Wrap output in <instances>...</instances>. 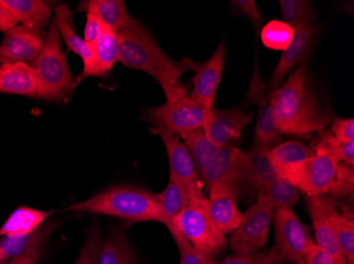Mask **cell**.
<instances>
[{
  "label": "cell",
  "instance_id": "1",
  "mask_svg": "<svg viewBox=\"0 0 354 264\" xmlns=\"http://www.w3.org/2000/svg\"><path fill=\"white\" fill-rule=\"evenodd\" d=\"M270 99L282 134L308 136L331 124L332 114L324 110L312 88L307 59L298 65L278 90L270 93Z\"/></svg>",
  "mask_w": 354,
  "mask_h": 264
},
{
  "label": "cell",
  "instance_id": "2",
  "mask_svg": "<svg viewBox=\"0 0 354 264\" xmlns=\"http://www.w3.org/2000/svg\"><path fill=\"white\" fill-rule=\"evenodd\" d=\"M119 61L127 68L148 73L158 81L167 102L186 97L187 89L180 83L183 74L193 70L196 63L185 57L175 61L168 57L142 25L132 31L119 33Z\"/></svg>",
  "mask_w": 354,
  "mask_h": 264
},
{
  "label": "cell",
  "instance_id": "3",
  "mask_svg": "<svg viewBox=\"0 0 354 264\" xmlns=\"http://www.w3.org/2000/svg\"><path fill=\"white\" fill-rule=\"evenodd\" d=\"M67 210L120 218L130 223L147 221L164 223L155 194L130 186L109 188Z\"/></svg>",
  "mask_w": 354,
  "mask_h": 264
},
{
  "label": "cell",
  "instance_id": "4",
  "mask_svg": "<svg viewBox=\"0 0 354 264\" xmlns=\"http://www.w3.org/2000/svg\"><path fill=\"white\" fill-rule=\"evenodd\" d=\"M31 65L39 79V99L59 102L69 97L75 89L77 81L69 69L55 19L46 34L41 53Z\"/></svg>",
  "mask_w": 354,
  "mask_h": 264
},
{
  "label": "cell",
  "instance_id": "5",
  "mask_svg": "<svg viewBox=\"0 0 354 264\" xmlns=\"http://www.w3.org/2000/svg\"><path fill=\"white\" fill-rule=\"evenodd\" d=\"M176 228L209 264H216L227 247V239L216 227L209 212L208 198H192L188 205L168 226Z\"/></svg>",
  "mask_w": 354,
  "mask_h": 264
},
{
  "label": "cell",
  "instance_id": "6",
  "mask_svg": "<svg viewBox=\"0 0 354 264\" xmlns=\"http://www.w3.org/2000/svg\"><path fill=\"white\" fill-rule=\"evenodd\" d=\"M331 134H324L313 150V154L302 162L288 178V182L307 196H325L328 194L339 167L337 145Z\"/></svg>",
  "mask_w": 354,
  "mask_h": 264
},
{
  "label": "cell",
  "instance_id": "7",
  "mask_svg": "<svg viewBox=\"0 0 354 264\" xmlns=\"http://www.w3.org/2000/svg\"><path fill=\"white\" fill-rule=\"evenodd\" d=\"M212 114L214 108L201 104L190 95L146 111V116L154 128L164 129L175 136L204 128L212 121Z\"/></svg>",
  "mask_w": 354,
  "mask_h": 264
},
{
  "label": "cell",
  "instance_id": "8",
  "mask_svg": "<svg viewBox=\"0 0 354 264\" xmlns=\"http://www.w3.org/2000/svg\"><path fill=\"white\" fill-rule=\"evenodd\" d=\"M274 207L261 194L257 201L242 214L240 223L230 234V246L234 254L248 255L262 251L272 225Z\"/></svg>",
  "mask_w": 354,
  "mask_h": 264
},
{
  "label": "cell",
  "instance_id": "9",
  "mask_svg": "<svg viewBox=\"0 0 354 264\" xmlns=\"http://www.w3.org/2000/svg\"><path fill=\"white\" fill-rule=\"evenodd\" d=\"M272 222L275 227L276 246L278 253L286 262L304 264L316 244L292 208H280L274 212Z\"/></svg>",
  "mask_w": 354,
  "mask_h": 264
},
{
  "label": "cell",
  "instance_id": "10",
  "mask_svg": "<svg viewBox=\"0 0 354 264\" xmlns=\"http://www.w3.org/2000/svg\"><path fill=\"white\" fill-rule=\"evenodd\" d=\"M152 130L160 136L166 147L170 165L169 180L180 185L190 196V199L205 196L203 182L200 180L196 165L184 143L180 142L178 136L164 129L153 128Z\"/></svg>",
  "mask_w": 354,
  "mask_h": 264
},
{
  "label": "cell",
  "instance_id": "11",
  "mask_svg": "<svg viewBox=\"0 0 354 264\" xmlns=\"http://www.w3.org/2000/svg\"><path fill=\"white\" fill-rule=\"evenodd\" d=\"M246 152L234 144L224 145L216 150L202 172L203 184L210 188L214 184H226L238 187L244 182Z\"/></svg>",
  "mask_w": 354,
  "mask_h": 264
},
{
  "label": "cell",
  "instance_id": "12",
  "mask_svg": "<svg viewBox=\"0 0 354 264\" xmlns=\"http://www.w3.org/2000/svg\"><path fill=\"white\" fill-rule=\"evenodd\" d=\"M246 97L248 101L257 105L259 113L254 131V145L272 150L274 147L281 144L282 134L276 124L270 94L266 93L257 63L254 65V74Z\"/></svg>",
  "mask_w": 354,
  "mask_h": 264
},
{
  "label": "cell",
  "instance_id": "13",
  "mask_svg": "<svg viewBox=\"0 0 354 264\" xmlns=\"http://www.w3.org/2000/svg\"><path fill=\"white\" fill-rule=\"evenodd\" d=\"M44 31L16 26L6 32L0 43V65L25 63L31 65L39 57L45 43Z\"/></svg>",
  "mask_w": 354,
  "mask_h": 264
},
{
  "label": "cell",
  "instance_id": "14",
  "mask_svg": "<svg viewBox=\"0 0 354 264\" xmlns=\"http://www.w3.org/2000/svg\"><path fill=\"white\" fill-rule=\"evenodd\" d=\"M306 203L315 232L316 245L328 252L335 260L336 264H348L336 239L332 224L330 212L333 200L326 196H307Z\"/></svg>",
  "mask_w": 354,
  "mask_h": 264
},
{
  "label": "cell",
  "instance_id": "15",
  "mask_svg": "<svg viewBox=\"0 0 354 264\" xmlns=\"http://www.w3.org/2000/svg\"><path fill=\"white\" fill-rule=\"evenodd\" d=\"M319 30V26L314 23L309 27L301 28L294 31L293 41L282 53L277 67L268 81L270 92L278 90L292 69L307 59L306 57L309 54V50L317 37Z\"/></svg>",
  "mask_w": 354,
  "mask_h": 264
},
{
  "label": "cell",
  "instance_id": "16",
  "mask_svg": "<svg viewBox=\"0 0 354 264\" xmlns=\"http://www.w3.org/2000/svg\"><path fill=\"white\" fill-rule=\"evenodd\" d=\"M225 54L224 43H220L210 59L204 63H196L193 69L196 71V77L192 79L193 89L190 97L209 108H214L224 69Z\"/></svg>",
  "mask_w": 354,
  "mask_h": 264
},
{
  "label": "cell",
  "instance_id": "17",
  "mask_svg": "<svg viewBox=\"0 0 354 264\" xmlns=\"http://www.w3.org/2000/svg\"><path fill=\"white\" fill-rule=\"evenodd\" d=\"M208 207L212 221L224 235L232 234L240 223L242 212L236 205V188L214 184L209 188Z\"/></svg>",
  "mask_w": 354,
  "mask_h": 264
},
{
  "label": "cell",
  "instance_id": "18",
  "mask_svg": "<svg viewBox=\"0 0 354 264\" xmlns=\"http://www.w3.org/2000/svg\"><path fill=\"white\" fill-rule=\"evenodd\" d=\"M252 119V111L241 107L230 110L214 108L212 121L204 127V130L210 142L220 148L232 140H239Z\"/></svg>",
  "mask_w": 354,
  "mask_h": 264
},
{
  "label": "cell",
  "instance_id": "19",
  "mask_svg": "<svg viewBox=\"0 0 354 264\" xmlns=\"http://www.w3.org/2000/svg\"><path fill=\"white\" fill-rule=\"evenodd\" d=\"M77 10L95 14L105 27L117 34L132 31L141 25L129 14L122 0H86L80 3Z\"/></svg>",
  "mask_w": 354,
  "mask_h": 264
},
{
  "label": "cell",
  "instance_id": "20",
  "mask_svg": "<svg viewBox=\"0 0 354 264\" xmlns=\"http://www.w3.org/2000/svg\"><path fill=\"white\" fill-rule=\"evenodd\" d=\"M53 223L44 222L32 233L23 237H3L0 239V264L16 257H29L39 260L44 243L53 233Z\"/></svg>",
  "mask_w": 354,
  "mask_h": 264
},
{
  "label": "cell",
  "instance_id": "21",
  "mask_svg": "<svg viewBox=\"0 0 354 264\" xmlns=\"http://www.w3.org/2000/svg\"><path fill=\"white\" fill-rule=\"evenodd\" d=\"M104 26V25H103ZM93 47V59L88 68L83 69L77 81L88 77H104L111 73L115 63L119 61L118 34L105 27L102 34Z\"/></svg>",
  "mask_w": 354,
  "mask_h": 264
},
{
  "label": "cell",
  "instance_id": "22",
  "mask_svg": "<svg viewBox=\"0 0 354 264\" xmlns=\"http://www.w3.org/2000/svg\"><path fill=\"white\" fill-rule=\"evenodd\" d=\"M0 93L37 97L39 79L35 69L25 63L0 65Z\"/></svg>",
  "mask_w": 354,
  "mask_h": 264
},
{
  "label": "cell",
  "instance_id": "23",
  "mask_svg": "<svg viewBox=\"0 0 354 264\" xmlns=\"http://www.w3.org/2000/svg\"><path fill=\"white\" fill-rule=\"evenodd\" d=\"M270 148L254 145L250 152H246L244 182L252 186L257 192L263 190L279 178L270 161Z\"/></svg>",
  "mask_w": 354,
  "mask_h": 264
},
{
  "label": "cell",
  "instance_id": "24",
  "mask_svg": "<svg viewBox=\"0 0 354 264\" xmlns=\"http://www.w3.org/2000/svg\"><path fill=\"white\" fill-rule=\"evenodd\" d=\"M312 154L313 150L309 146L299 141L292 140L274 147L268 156L279 178L288 180L298 166Z\"/></svg>",
  "mask_w": 354,
  "mask_h": 264
},
{
  "label": "cell",
  "instance_id": "25",
  "mask_svg": "<svg viewBox=\"0 0 354 264\" xmlns=\"http://www.w3.org/2000/svg\"><path fill=\"white\" fill-rule=\"evenodd\" d=\"M17 23L28 29L44 31L51 21L50 7L39 0H3Z\"/></svg>",
  "mask_w": 354,
  "mask_h": 264
},
{
  "label": "cell",
  "instance_id": "26",
  "mask_svg": "<svg viewBox=\"0 0 354 264\" xmlns=\"http://www.w3.org/2000/svg\"><path fill=\"white\" fill-rule=\"evenodd\" d=\"M50 214V212L21 206L14 210L0 227V237L17 238L28 235L41 226Z\"/></svg>",
  "mask_w": 354,
  "mask_h": 264
},
{
  "label": "cell",
  "instance_id": "27",
  "mask_svg": "<svg viewBox=\"0 0 354 264\" xmlns=\"http://www.w3.org/2000/svg\"><path fill=\"white\" fill-rule=\"evenodd\" d=\"M55 21L59 29V35L66 43L67 49L79 55L83 61V69L88 68L93 59V47L82 37L75 33L71 25V12L66 5L57 6L55 10Z\"/></svg>",
  "mask_w": 354,
  "mask_h": 264
},
{
  "label": "cell",
  "instance_id": "28",
  "mask_svg": "<svg viewBox=\"0 0 354 264\" xmlns=\"http://www.w3.org/2000/svg\"><path fill=\"white\" fill-rule=\"evenodd\" d=\"M177 136L184 141L185 146L190 152L191 158L196 165V172L201 176L209 161L212 160L218 150V147L210 142L204 128L183 132Z\"/></svg>",
  "mask_w": 354,
  "mask_h": 264
},
{
  "label": "cell",
  "instance_id": "29",
  "mask_svg": "<svg viewBox=\"0 0 354 264\" xmlns=\"http://www.w3.org/2000/svg\"><path fill=\"white\" fill-rule=\"evenodd\" d=\"M331 220L342 253L348 264H354V220L351 212H339L334 202Z\"/></svg>",
  "mask_w": 354,
  "mask_h": 264
},
{
  "label": "cell",
  "instance_id": "30",
  "mask_svg": "<svg viewBox=\"0 0 354 264\" xmlns=\"http://www.w3.org/2000/svg\"><path fill=\"white\" fill-rule=\"evenodd\" d=\"M155 198L162 210L164 224L167 227L186 208L190 200V196L186 192L171 180H169L168 185L164 192L155 194Z\"/></svg>",
  "mask_w": 354,
  "mask_h": 264
},
{
  "label": "cell",
  "instance_id": "31",
  "mask_svg": "<svg viewBox=\"0 0 354 264\" xmlns=\"http://www.w3.org/2000/svg\"><path fill=\"white\" fill-rule=\"evenodd\" d=\"M283 23L290 26L292 29H301L315 23V12L313 5L308 0H280Z\"/></svg>",
  "mask_w": 354,
  "mask_h": 264
},
{
  "label": "cell",
  "instance_id": "32",
  "mask_svg": "<svg viewBox=\"0 0 354 264\" xmlns=\"http://www.w3.org/2000/svg\"><path fill=\"white\" fill-rule=\"evenodd\" d=\"M272 204L274 210L292 208L299 200V190L286 179L278 178L263 190L258 192Z\"/></svg>",
  "mask_w": 354,
  "mask_h": 264
},
{
  "label": "cell",
  "instance_id": "33",
  "mask_svg": "<svg viewBox=\"0 0 354 264\" xmlns=\"http://www.w3.org/2000/svg\"><path fill=\"white\" fill-rule=\"evenodd\" d=\"M132 252L122 232H117L103 243L98 264H131Z\"/></svg>",
  "mask_w": 354,
  "mask_h": 264
},
{
  "label": "cell",
  "instance_id": "34",
  "mask_svg": "<svg viewBox=\"0 0 354 264\" xmlns=\"http://www.w3.org/2000/svg\"><path fill=\"white\" fill-rule=\"evenodd\" d=\"M294 30L281 21H270L261 31L263 45L272 50L284 51L293 41Z\"/></svg>",
  "mask_w": 354,
  "mask_h": 264
},
{
  "label": "cell",
  "instance_id": "35",
  "mask_svg": "<svg viewBox=\"0 0 354 264\" xmlns=\"http://www.w3.org/2000/svg\"><path fill=\"white\" fill-rule=\"evenodd\" d=\"M216 264H288V262L274 247L248 255L234 254L216 262Z\"/></svg>",
  "mask_w": 354,
  "mask_h": 264
},
{
  "label": "cell",
  "instance_id": "36",
  "mask_svg": "<svg viewBox=\"0 0 354 264\" xmlns=\"http://www.w3.org/2000/svg\"><path fill=\"white\" fill-rule=\"evenodd\" d=\"M102 246L103 242L100 230L97 227H93L83 244L82 250H81V253H80L75 264L98 263Z\"/></svg>",
  "mask_w": 354,
  "mask_h": 264
},
{
  "label": "cell",
  "instance_id": "37",
  "mask_svg": "<svg viewBox=\"0 0 354 264\" xmlns=\"http://www.w3.org/2000/svg\"><path fill=\"white\" fill-rule=\"evenodd\" d=\"M329 192L333 196H353V166L339 163Z\"/></svg>",
  "mask_w": 354,
  "mask_h": 264
},
{
  "label": "cell",
  "instance_id": "38",
  "mask_svg": "<svg viewBox=\"0 0 354 264\" xmlns=\"http://www.w3.org/2000/svg\"><path fill=\"white\" fill-rule=\"evenodd\" d=\"M180 252V264H209L176 228L169 230Z\"/></svg>",
  "mask_w": 354,
  "mask_h": 264
},
{
  "label": "cell",
  "instance_id": "39",
  "mask_svg": "<svg viewBox=\"0 0 354 264\" xmlns=\"http://www.w3.org/2000/svg\"><path fill=\"white\" fill-rule=\"evenodd\" d=\"M332 136L339 143L354 141V120L350 119H336L331 126Z\"/></svg>",
  "mask_w": 354,
  "mask_h": 264
},
{
  "label": "cell",
  "instance_id": "40",
  "mask_svg": "<svg viewBox=\"0 0 354 264\" xmlns=\"http://www.w3.org/2000/svg\"><path fill=\"white\" fill-rule=\"evenodd\" d=\"M230 5L234 11L245 16L250 21H252L256 27H259L262 15L254 1L252 0H232Z\"/></svg>",
  "mask_w": 354,
  "mask_h": 264
},
{
  "label": "cell",
  "instance_id": "41",
  "mask_svg": "<svg viewBox=\"0 0 354 264\" xmlns=\"http://www.w3.org/2000/svg\"><path fill=\"white\" fill-rule=\"evenodd\" d=\"M104 26L100 19L93 13H86V23L84 28V39L89 45H93L102 34Z\"/></svg>",
  "mask_w": 354,
  "mask_h": 264
},
{
  "label": "cell",
  "instance_id": "42",
  "mask_svg": "<svg viewBox=\"0 0 354 264\" xmlns=\"http://www.w3.org/2000/svg\"><path fill=\"white\" fill-rule=\"evenodd\" d=\"M304 264H336V262L328 252L316 245Z\"/></svg>",
  "mask_w": 354,
  "mask_h": 264
},
{
  "label": "cell",
  "instance_id": "43",
  "mask_svg": "<svg viewBox=\"0 0 354 264\" xmlns=\"http://www.w3.org/2000/svg\"><path fill=\"white\" fill-rule=\"evenodd\" d=\"M17 21L15 17L12 15L11 12L8 10L3 3V0H0V31L7 32L12 28L17 26Z\"/></svg>",
  "mask_w": 354,
  "mask_h": 264
},
{
  "label": "cell",
  "instance_id": "44",
  "mask_svg": "<svg viewBox=\"0 0 354 264\" xmlns=\"http://www.w3.org/2000/svg\"><path fill=\"white\" fill-rule=\"evenodd\" d=\"M337 154L342 163L354 166V141L339 143L337 145Z\"/></svg>",
  "mask_w": 354,
  "mask_h": 264
},
{
  "label": "cell",
  "instance_id": "45",
  "mask_svg": "<svg viewBox=\"0 0 354 264\" xmlns=\"http://www.w3.org/2000/svg\"><path fill=\"white\" fill-rule=\"evenodd\" d=\"M37 260L29 257H16L8 260L3 264H37Z\"/></svg>",
  "mask_w": 354,
  "mask_h": 264
},
{
  "label": "cell",
  "instance_id": "46",
  "mask_svg": "<svg viewBox=\"0 0 354 264\" xmlns=\"http://www.w3.org/2000/svg\"><path fill=\"white\" fill-rule=\"evenodd\" d=\"M131 264H132V263H131Z\"/></svg>",
  "mask_w": 354,
  "mask_h": 264
}]
</instances>
